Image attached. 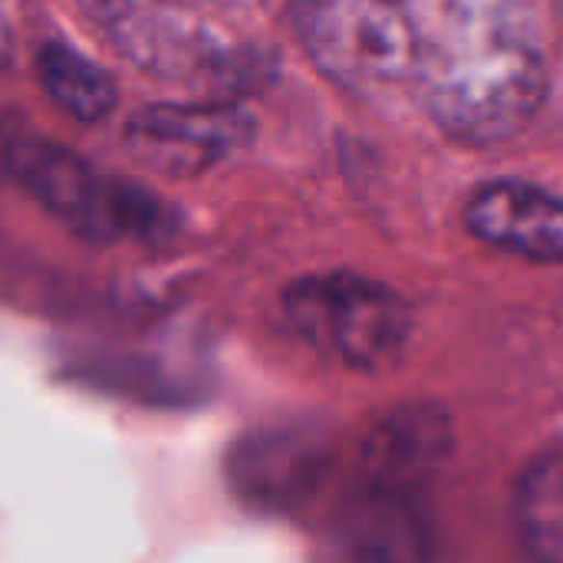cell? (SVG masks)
Here are the masks:
<instances>
[{"label":"cell","instance_id":"1","mask_svg":"<svg viewBox=\"0 0 563 563\" xmlns=\"http://www.w3.org/2000/svg\"><path fill=\"white\" fill-rule=\"evenodd\" d=\"M416 82L435 125L465 145L521 135L548 96V49L518 0H442L422 20Z\"/></svg>","mask_w":563,"mask_h":563},{"label":"cell","instance_id":"2","mask_svg":"<svg viewBox=\"0 0 563 563\" xmlns=\"http://www.w3.org/2000/svg\"><path fill=\"white\" fill-rule=\"evenodd\" d=\"M3 172L82 241L162 244L178 231V214L168 201L132 178L99 172L66 145L16 139L3 148Z\"/></svg>","mask_w":563,"mask_h":563},{"label":"cell","instance_id":"3","mask_svg":"<svg viewBox=\"0 0 563 563\" xmlns=\"http://www.w3.org/2000/svg\"><path fill=\"white\" fill-rule=\"evenodd\" d=\"M294 23L313 66L346 92L416 79L422 20L412 0H297Z\"/></svg>","mask_w":563,"mask_h":563},{"label":"cell","instance_id":"4","mask_svg":"<svg viewBox=\"0 0 563 563\" xmlns=\"http://www.w3.org/2000/svg\"><path fill=\"white\" fill-rule=\"evenodd\" d=\"M294 330L353 369H386L409 343V303L386 284L336 271L297 280L284 294Z\"/></svg>","mask_w":563,"mask_h":563},{"label":"cell","instance_id":"5","mask_svg":"<svg viewBox=\"0 0 563 563\" xmlns=\"http://www.w3.org/2000/svg\"><path fill=\"white\" fill-rule=\"evenodd\" d=\"M254 132L251 112L231 102H158L125 129V152L158 175H198L241 148Z\"/></svg>","mask_w":563,"mask_h":563},{"label":"cell","instance_id":"6","mask_svg":"<svg viewBox=\"0 0 563 563\" xmlns=\"http://www.w3.org/2000/svg\"><path fill=\"white\" fill-rule=\"evenodd\" d=\"M96 13L112 46L145 73L191 79L234 66L228 46L168 0H99Z\"/></svg>","mask_w":563,"mask_h":563},{"label":"cell","instance_id":"7","mask_svg":"<svg viewBox=\"0 0 563 563\" xmlns=\"http://www.w3.org/2000/svg\"><path fill=\"white\" fill-rule=\"evenodd\" d=\"M465 224L492 247L563 264V198L538 185L515 178L482 185L465 205Z\"/></svg>","mask_w":563,"mask_h":563},{"label":"cell","instance_id":"8","mask_svg":"<svg viewBox=\"0 0 563 563\" xmlns=\"http://www.w3.org/2000/svg\"><path fill=\"white\" fill-rule=\"evenodd\" d=\"M36 76L49 102L76 122H99L119 106V86L112 73L63 40L40 46Z\"/></svg>","mask_w":563,"mask_h":563},{"label":"cell","instance_id":"9","mask_svg":"<svg viewBox=\"0 0 563 563\" xmlns=\"http://www.w3.org/2000/svg\"><path fill=\"white\" fill-rule=\"evenodd\" d=\"M515 518L525 544L548 561H563V449L541 455L518 482Z\"/></svg>","mask_w":563,"mask_h":563},{"label":"cell","instance_id":"10","mask_svg":"<svg viewBox=\"0 0 563 563\" xmlns=\"http://www.w3.org/2000/svg\"><path fill=\"white\" fill-rule=\"evenodd\" d=\"M3 59H7V30L0 23V66H3Z\"/></svg>","mask_w":563,"mask_h":563},{"label":"cell","instance_id":"11","mask_svg":"<svg viewBox=\"0 0 563 563\" xmlns=\"http://www.w3.org/2000/svg\"><path fill=\"white\" fill-rule=\"evenodd\" d=\"M554 7H558V20H561L563 26V0H554Z\"/></svg>","mask_w":563,"mask_h":563}]
</instances>
